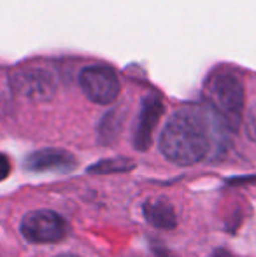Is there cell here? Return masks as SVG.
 Wrapping results in <instances>:
<instances>
[{"instance_id": "11", "label": "cell", "mask_w": 256, "mask_h": 257, "mask_svg": "<svg viewBox=\"0 0 256 257\" xmlns=\"http://www.w3.org/2000/svg\"><path fill=\"white\" fill-rule=\"evenodd\" d=\"M246 132H247V135H249V139L253 140V142H256V105L251 108L246 117Z\"/></svg>"}, {"instance_id": "8", "label": "cell", "mask_w": 256, "mask_h": 257, "mask_svg": "<svg viewBox=\"0 0 256 257\" xmlns=\"http://www.w3.org/2000/svg\"><path fill=\"white\" fill-rule=\"evenodd\" d=\"M146 220L156 229L170 231L178 226L174 206L167 200H147L142 206Z\"/></svg>"}, {"instance_id": "1", "label": "cell", "mask_w": 256, "mask_h": 257, "mask_svg": "<svg viewBox=\"0 0 256 257\" xmlns=\"http://www.w3.org/2000/svg\"><path fill=\"white\" fill-rule=\"evenodd\" d=\"M214 112L188 107L176 112L165 124L160 137V151L170 163L190 166L202 161L212 146V124Z\"/></svg>"}, {"instance_id": "13", "label": "cell", "mask_w": 256, "mask_h": 257, "mask_svg": "<svg viewBox=\"0 0 256 257\" xmlns=\"http://www.w3.org/2000/svg\"><path fill=\"white\" fill-rule=\"evenodd\" d=\"M214 257H232V255H228L226 252H218V254H216Z\"/></svg>"}, {"instance_id": "5", "label": "cell", "mask_w": 256, "mask_h": 257, "mask_svg": "<svg viewBox=\"0 0 256 257\" xmlns=\"http://www.w3.org/2000/svg\"><path fill=\"white\" fill-rule=\"evenodd\" d=\"M14 89L32 102H48L55 96V81L46 70H23L13 77Z\"/></svg>"}, {"instance_id": "4", "label": "cell", "mask_w": 256, "mask_h": 257, "mask_svg": "<svg viewBox=\"0 0 256 257\" xmlns=\"http://www.w3.org/2000/svg\"><path fill=\"white\" fill-rule=\"evenodd\" d=\"M79 84L86 98L99 105H111L120 95V79L116 72L104 65L86 67L79 74Z\"/></svg>"}, {"instance_id": "6", "label": "cell", "mask_w": 256, "mask_h": 257, "mask_svg": "<svg viewBox=\"0 0 256 257\" xmlns=\"http://www.w3.org/2000/svg\"><path fill=\"white\" fill-rule=\"evenodd\" d=\"M163 114V103L158 96L149 95L142 100L140 107L139 122H137L135 135H133V146L137 151H147L153 144V133Z\"/></svg>"}, {"instance_id": "12", "label": "cell", "mask_w": 256, "mask_h": 257, "mask_svg": "<svg viewBox=\"0 0 256 257\" xmlns=\"http://www.w3.org/2000/svg\"><path fill=\"white\" fill-rule=\"evenodd\" d=\"M11 168H13V166H11V159L4 153H0V182L9 177Z\"/></svg>"}, {"instance_id": "9", "label": "cell", "mask_w": 256, "mask_h": 257, "mask_svg": "<svg viewBox=\"0 0 256 257\" xmlns=\"http://www.w3.org/2000/svg\"><path fill=\"white\" fill-rule=\"evenodd\" d=\"M135 166V163L130 161L127 158H111L99 161L88 168L90 173H99V175H106V173H123L130 172Z\"/></svg>"}, {"instance_id": "14", "label": "cell", "mask_w": 256, "mask_h": 257, "mask_svg": "<svg viewBox=\"0 0 256 257\" xmlns=\"http://www.w3.org/2000/svg\"><path fill=\"white\" fill-rule=\"evenodd\" d=\"M58 257H79V255H74V254H62V255H58Z\"/></svg>"}, {"instance_id": "7", "label": "cell", "mask_w": 256, "mask_h": 257, "mask_svg": "<svg viewBox=\"0 0 256 257\" xmlns=\"http://www.w3.org/2000/svg\"><path fill=\"white\" fill-rule=\"evenodd\" d=\"M75 166L74 156L62 149H42L35 151L27 158L25 168L30 172H70Z\"/></svg>"}, {"instance_id": "3", "label": "cell", "mask_w": 256, "mask_h": 257, "mask_svg": "<svg viewBox=\"0 0 256 257\" xmlns=\"http://www.w3.org/2000/svg\"><path fill=\"white\" fill-rule=\"evenodd\" d=\"M20 229L32 243H56L67 236L68 224L51 210H34L23 217Z\"/></svg>"}, {"instance_id": "10", "label": "cell", "mask_w": 256, "mask_h": 257, "mask_svg": "<svg viewBox=\"0 0 256 257\" xmlns=\"http://www.w3.org/2000/svg\"><path fill=\"white\" fill-rule=\"evenodd\" d=\"M120 126H121V115L118 112H111L104 117L102 124H100L99 130V139L102 144H107L111 140H114V137L118 135L120 132Z\"/></svg>"}, {"instance_id": "2", "label": "cell", "mask_w": 256, "mask_h": 257, "mask_svg": "<svg viewBox=\"0 0 256 257\" xmlns=\"http://www.w3.org/2000/svg\"><path fill=\"white\" fill-rule=\"evenodd\" d=\"M211 108L228 128L235 130L242 119L244 88L237 77L230 74H218L207 88Z\"/></svg>"}]
</instances>
